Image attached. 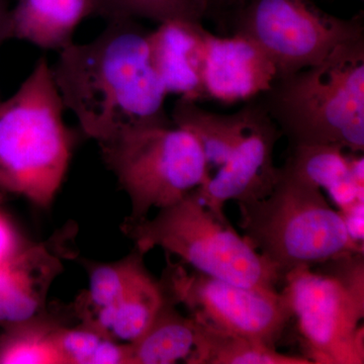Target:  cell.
Masks as SVG:
<instances>
[{
    "label": "cell",
    "mask_w": 364,
    "mask_h": 364,
    "mask_svg": "<svg viewBox=\"0 0 364 364\" xmlns=\"http://www.w3.org/2000/svg\"><path fill=\"white\" fill-rule=\"evenodd\" d=\"M203 0H98V14L114 18H147L158 23L169 20L202 21Z\"/></svg>",
    "instance_id": "obj_21"
},
{
    "label": "cell",
    "mask_w": 364,
    "mask_h": 364,
    "mask_svg": "<svg viewBox=\"0 0 364 364\" xmlns=\"http://www.w3.org/2000/svg\"><path fill=\"white\" fill-rule=\"evenodd\" d=\"M363 255L345 254L284 277L279 291L313 364L364 363Z\"/></svg>",
    "instance_id": "obj_6"
},
{
    "label": "cell",
    "mask_w": 364,
    "mask_h": 364,
    "mask_svg": "<svg viewBox=\"0 0 364 364\" xmlns=\"http://www.w3.org/2000/svg\"><path fill=\"white\" fill-rule=\"evenodd\" d=\"M69 230L57 232L46 241H36L23 255L0 267V326L18 324L48 309L54 280L63 272V261L74 254Z\"/></svg>",
    "instance_id": "obj_12"
},
{
    "label": "cell",
    "mask_w": 364,
    "mask_h": 364,
    "mask_svg": "<svg viewBox=\"0 0 364 364\" xmlns=\"http://www.w3.org/2000/svg\"><path fill=\"white\" fill-rule=\"evenodd\" d=\"M121 230L146 254L161 248L196 272L249 289L279 291V272L238 234L227 218L205 207L196 191L158 210L152 219L124 220Z\"/></svg>",
    "instance_id": "obj_5"
},
{
    "label": "cell",
    "mask_w": 364,
    "mask_h": 364,
    "mask_svg": "<svg viewBox=\"0 0 364 364\" xmlns=\"http://www.w3.org/2000/svg\"><path fill=\"white\" fill-rule=\"evenodd\" d=\"M363 210L364 202H358L339 210L349 236L361 245H364Z\"/></svg>",
    "instance_id": "obj_24"
},
{
    "label": "cell",
    "mask_w": 364,
    "mask_h": 364,
    "mask_svg": "<svg viewBox=\"0 0 364 364\" xmlns=\"http://www.w3.org/2000/svg\"><path fill=\"white\" fill-rule=\"evenodd\" d=\"M244 238L284 277L349 253H364L321 189L279 167L272 193L238 203Z\"/></svg>",
    "instance_id": "obj_4"
},
{
    "label": "cell",
    "mask_w": 364,
    "mask_h": 364,
    "mask_svg": "<svg viewBox=\"0 0 364 364\" xmlns=\"http://www.w3.org/2000/svg\"><path fill=\"white\" fill-rule=\"evenodd\" d=\"M233 33L247 36L267 53L277 78L324 60L340 45L364 37L363 16L340 18L312 0H233Z\"/></svg>",
    "instance_id": "obj_8"
},
{
    "label": "cell",
    "mask_w": 364,
    "mask_h": 364,
    "mask_svg": "<svg viewBox=\"0 0 364 364\" xmlns=\"http://www.w3.org/2000/svg\"><path fill=\"white\" fill-rule=\"evenodd\" d=\"M9 9H7L4 0H0V45L6 41V23Z\"/></svg>",
    "instance_id": "obj_25"
},
{
    "label": "cell",
    "mask_w": 364,
    "mask_h": 364,
    "mask_svg": "<svg viewBox=\"0 0 364 364\" xmlns=\"http://www.w3.org/2000/svg\"><path fill=\"white\" fill-rule=\"evenodd\" d=\"M107 334L90 327L80 324L65 325L59 333V348L64 364H91L93 355Z\"/></svg>",
    "instance_id": "obj_22"
},
{
    "label": "cell",
    "mask_w": 364,
    "mask_h": 364,
    "mask_svg": "<svg viewBox=\"0 0 364 364\" xmlns=\"http://www.w3.org/2000/svg\"><path fill=\"white\" fill-rule=\"evenodd\" d=\"M363 153L337 145L289 146L282 168L301 181L325 189L339 210L364 202Z\"/></svg>",
    "instance_id": "obj_14"
},
{
    "label": "cell",
    "mask_w": 364,
    "mask_h": 364,
    "mask_svg": "<svg viewBox=\"0 0 364 364\" xmlns=\"http://www.w3.org/2000/svg\"><path fill=\"white\" fill-rule=\"evenodd\" d=\"M165 301L166 294L161 282L146 268L119 304L100 316L91 327L117 341L130 343L149 328Z\"/></svg>",
    "instance_id": "obj_18"
},
{
    "label": "cell",
    "mask_w": 364,
    "mask_h": 364,
    "mask_svg": "<svg viewBox=\"0 0 364 364\" xmlns=\"http://www.w3.org/2000/svg\"><path fill=\"white\" fill-rule=\"evenodd\" d=\"M167 298L198 322L275 347L291 314L279 291L249 289L167 259L161 279Z\"/></svg>",
    "instance_id": "obj_9"
},
{
    "label": "cell",
    "mask_w": 364,
    "mask_h": 364,
    "mask_svg": "<svg viewBox=\"0 0 364 364\" xmlns=\"http://www.w3.org/2000/svg\"><path fill=\"white\" fill-rule=\"evenodd\" d=\"M202 21L169 20L150 31L151 61L167 95L198 104L207 100L203 85Z\"/></svg>",
    "instance_id": "obj_13"
},
{
    "label": "cell",
    "mask_w": 364,
    "mask_h": 364,
    "mask_svg": "<svg viewBox=\"0 0 364 364\" xmlns=\"http://www.w3.org/2000/svg\"><path fill=\"white\" fill-rule=\"evenodd\" d=\"M196 324L167 298L156 318L135 341L130 342L131 364L186 363L196 346Z\"/></svg>",
    "instance_id": "obj_17"
},
{
    "label": "cell",
    "mask_w": 364,
    "mask_h": 364,
    "mask_svg": "<svg viewBox=\"0 0 364 364\" xmlns=\"http://www.w3.org/2000/svg\"><path fill=\"white\" fill-rule=\"evenodd\" d=\"M257 100L289 146L325 144L363 153L364 37L275 79Z\"/></svg>",
    "instance_id": "obj_3"
},
{
    "label": "cell",
    "mask_w": 364,
    "mask_h": 364,
    "mask_svg": "<svg viewBox=\"0 0 364 364\" xmlns=\"http://www.w3.org/2000/svg\"><path fill=\"white\" fill-rule=\"evenodd\" d=\"M142 252L135 248L122 259L109 263L86 262L88 287L78 294L71 312L80 324L92 326L105 313L114 308L146 269Z\"/></svg>",
    "instance_id": "obj_16"
},
{
    "label": "cell",
    "mask_w": 364,
    "mask_h": 364,
    "mask_svg": "<svg viewBox=\"0 0 364 364\" xmlns=\"http://www.w3.org/2000/svg\"><path fill=\"white\" fill-rule=\"evenodd\" d=\"M67 325L57 314L46 310L4 328L0 334V364H64L59 333Z\"/></svg>",
    "instance_id": "obj_20"
},
{
    "label": "cell",
    "mask_w": 364,
    "mask_h": 364,
    "mask_svg": "<svg viewBox=\"0 0 364 364\" xmlns=\"http://www.w3.org/2000/svg\"><path fill=\"white\" fill-rule=\"evenodd\" d=\"M95 14L98 0H18L9 11L6 40L60 52L73 44L79 23Z\"/></svg>",
    "instance_id": "obj_15"
},
{
    "label": "cell",
    "mask_w": 364,
    "mask_h": 364,
    "mask_svg": "<svg viewBox=\"0 0 364 364\" xmlns=\"http://www.w3.org/2000/svg\"><path fill=\"white\" fill-rule=\"evenodd\" d=\"M203 4H205V11H210V9H221L230 4L231 0H203Z\"/></svg>",
    "instance_id": "obj_26"
},
{
    "label": "cell",
    "mask_w": 364,
    "mask_h": 364,
    "mask_svg": "<svg viewBox=\"0 0 364 364\" xmlns=\"http://www.w3.org/2000/svg\"><path fill=\"white\" fill-rule=\"evenodd\" d=\"M196 324L195 349L186 363L313 364L305 356L287 355L280 353L275 347L247 337L217 329L198 321Z\"/></svg>",
    "instance_id": "obj_19"
},
{
    "label": "cell",
    "mask_w": 364,
    "mask_h": 364,
    "mask_svg": "<svg viewBox=\"0 0 364 364\" xmlns=\"http://www.w3.org/2000/svg\"><path fill=\"white\" fill-rule=\"evenodd\" d=\"M231 2H232V0H231ZM231 2H230V4H231Z\"/></svg>",
    "instance_id": "obj_27"
},
{
    "label": "cell",
    "mask_w": 364,
    "mask_h": 364,
    "mask_svg": "<svg viewBox=\"0 0 364 364\" xmlns=\"http://www.w3.org/2000/svg\"><path fill=\"white\" fill-rule=\"evenodd\" d=\"M98 146L107 168L130 198L127 221H142L153 208L179 202L208 178L200 143L174 124L136 129Z\"/></svg>",
    "instance_id": "obj_7"
},
{
    "label": "cell",
    "mask_w": 364,
    "mask_h": 364,
    "mask_svg": "<svg viewBox=\"0 0 364 364\" xmlns=\"http://www.w3.org/2000/svg\"><path fill=\"white\" fill-rule=\"evenodd\" d=\"M203 85L207 100L222 104L255 100L272 87L277 69L247 36L214 35L203 31Z\"/></svg>",
    "instance_id": "obj_11"
},
{
    "label": "cell",
    "mask_w": 364,
    "mask_h": 364,
    "mask_svg": "<svg viewBox=\"0 0 364 364\" xmlns=\"http://www.w3.org/2000/svg\"><path fill=\"white\" fill-rule=\"evenodd\" d=\"M35 242L0 205V267L20 257Z\"/></svg>",
    "instance_id": "obj_23"
},
{
    "label": "cell",
    "mask_w": 364,
    "mask_h": 364,
    "mask_svg": "<svg viewBox=\"0 0 364 364\" xmlns=\"http://www.w3.org/2000/svg\"><path fill=\"white\" fill-rule=\"evenodd\" d=\"M107 21L95 40L60 51L52 67L65 109L98 145L136 129L173 124L151 61L150 31L133 18Z\"/></svg>",
    "instance_id": "obj_1"
},
{
    "label": "cell",
    "mask_w": 364,
    "mask_h": 364,
    "mask_svg": "<svg viewBox=\"0 0 364 364\" xmlns=\"http://www.w3.org/2000/svg\"><path fill=\"white\" fill-rule=\"evenodd\" d=\"M238 114V133L226 162L196 188L205 207L220 218H226L228 202H252L269 195L279 176L274 163L275 145L282 136L279 127L257 98Z\"/></svg>",
    "instance_id": "obj_10"
},
{
    "label": "cell",
    "mask_w": 364,
    "mask_h": 364,
    "mask_svg": "<svg viewBox=\"0 0 364 364\" xmlns=\"http://www.w3.org/2000/svg\"><path fill=\"white\" fill-rule=\"evenodd\" d=\"M64 109L52 67L42 57L13 97L0 104V193L51 207L77 141Z\"/></svg>",
    "instance_id": "obj_2"
}]
</instances>
